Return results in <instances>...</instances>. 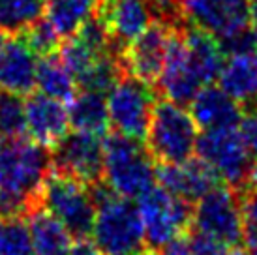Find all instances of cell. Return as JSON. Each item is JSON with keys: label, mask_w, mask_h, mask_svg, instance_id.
I'll return each mask as SVG.
<instances>
[{"label": "cell", "mask_w": 257, "mask_h": 255, "mask_svg": "<svg viewBox=\"0 0 257 255\" xmlns=\"http://www.w3.org/2000/svg\"><path fill=\"white\" fill-rule=\"evenodd\" d=\"M53 169L51 150L29 137L0 141V218H25L40 205Z\"/></svg>", "instance_id": "6da1fadb"}, {"label": "cell", "mask_w": 257, "mask_h": 255, "mask_svg": "<svg viewBox=\"0 0 257 255\" xmlns=\"http://www.w3.org/2000/svg\"><path fill=\"white\" fill-rule=\"evenodd\" d=\"M96 203L94 242L103 255H147L150 251L139 206L114 193L105 178L90 186Z\"/></svg>", "instance_id": "7a4b0ae2"}, {"label": "cell", "mask_w": 257, "mask_h": 255, "mask_svg": "<svg viewBox=\"0 0 257 255\" xmlns=\"http://www.w3.org/2000/svg\"><path fill=\"white\" fill-rule=\"evenodd\" d=\"M103 178L114 193L126 199H139L156 186V167L147 145L109 132L103 137Z\"/></svg>", "instance_id": "3957f363"}, {"label": "cell", "mask_w": 257, "mask_h": 255, "mask_svg": "<svg viewBox=\"0 0 257 255\" xmlns=\"http://www.w3.org/2000/svg\"><path fill=\"white\" fill-rule=\"evenodd\" d=\"M197 124L184 105L171 99H156L149 134L147 150L156 163H182L193 158L197 147Z\"/></svg>", "instance_id": "277c9868"}, {"label": "cell", "mask_w": 257, "mask_h": 255, "mask_svg": "<svg viewBox=\"0 0 257 255\" xmlns=\"http://www.w3.org/2000/svg\"><path fill=\"white\" fill-rule=\"evenodd\" d=\"M40 205L49 210L72 236H90L96 221V203L90 186L83 180L51 169L40 195Z\"/></svg>", "instance_id": "5b68a950"}, {"label": "cell", "mask_w": 257, "mask_h": 255, "mask_svg": "<svg viewBox=\"0 0 257 255\" xmlns=\"http://www.w3.org/2000/svg\"><path fill=\"white\" fill-rule=\"evenodd\" d=\"M137 206L143 220L145 238L150 251L158 253L169 242L192 231L195 205L182 201L160 184L145 191L139 197Z\"/></svg>", "instance_id": "8992f818"}, {"label": "cell", "mask_w": 257, "mask_h": 255, "mask_svg": "<svg viewBox=\"0 0 257 255\" xmlns=\"http://www.w3.org/2000/svg\"><path fill=\"white\" fill-rule=\"evenodd\" d=\"M192 231L225 248H242V210L238 190L221 182L193 206Z\"/></svg>", "instance_id": "52a82bcc"}, {"label": "cell", "mask_w": 257, "mask_h": 255, "mask_svg": "<svg viewBox=\"0 0 257 255\" xmlns=\"http://www.w3.org/2000/svg\"><path fill=\"white\" fill-rule=\"evenodd\" d=\"M195 152L216 171L221 182L235 190L250 186L251 167L255 162L250 156L236 128L205 130L197 137Z\"/></svg>", "instance_id": "ba28073f"}, {"label": "cell", "mask_w": 257, "mask_h": 255, "mask_svg": "<svg viewBox=\"0 0 257 255\" xmlns=\"http://www.w3.org/2000/svg\"><path fill=\"white\" fill-rule=\"evenodd\" d=\"M154 105H156L154 86L124 73L120 81L111 88L107 98L109 120L113 132L145 143Z\"/></svg>", "instance_id": "9c48e42d"}, {"label": "cell", "mask_w": 257, "mask_h": 255, "mask_svg": "<svg viewBox=\"0 0 257 255\" xmlns=\"http://www.w3.org/2000/svg\"><path fill=\"white\" fill-rule=\"evenodd\" d=\"M173 29L175 27H169L158 19L150 23L120 53L118 58L124 73L156 88L160 75L164 71Z\"/></svg>", "instance_id": "30bf717a"}, {"label": "cell", "mask_w": 257, "mask_h": 255, "mask_svg": "<svg viewBox=\"0 0 257 255\" xmlns=\"http://www.w3.org/2000/svg\"><path fill=\"white\" fill-rule=\"evenodd\" d=\"M53 169L92 186L103 180V137L75 132L66 134L51 149Z\"/></svg>", "instance_id": "8fae6325"}, {"label": "cell", "mask_w": 257, "mask_h": 255, "mask_svg": "<svg viewBox=\"0 0 257 255\" xmlns=\"http://www.w3.org/2000/svg\"><path fill=\"white\" fill-rule=\"evenodd\" d=\"M184 27L173 29L164 71L156 85L158 92L179 105L192 103V99L205 86L193 68L192 58H190V51H188L184 38Z\"/></svg>", "instance_id": "7c38bea8"}, {"label": "cell", "mask_w": 257, "mask_h": 255, "mask_svg": "<svg viewBox=\"0 0 257 255\" xmlns=\"http://www.w3.org/2000/svg\"><path fill=\"white\" fill-rule=\"evenodd\" d=\"M188 25L223 40L250 27V0H182Z\"/></svg>", "instance_id": "4fadbf2b"}, {"label": "cell", "mask_w": 257, "mask_h": 255, "mask_svg": "<svg viewBox=\"0 0 257 255\" xmlns=\"http://www.w3.org/2000/svg\"><path fill=\"white\" fill-rule=\"evenodd\" d=\"M96 15L103 23L118 57L124 47L154 21L147 0H100Z\"/></svg>", "instance_id": "5bb4252c"}, {"label": "cell", "mask_w": 257, "mask_h": 255, "mask_svg": "<svg viewBox=\"0 0 257 255\" xmlns=\"http://www.w3.org/2000/svg\"><path fill=\"white\" fill-rule=\"evenodd\" d=\"M156 180L162 188L192 205L221 184L216 171L199 156L182 163H156Z\"/></svg>", "instance_id": "9a60e30c"}, {"label": "cell", "mask_w": 257, "mask_h": 255, "mask_svg": "<svg viewBox=\"0 0 257 255\" xmlns=\"http://www.w3.org/2000/svg\"><path fill=\"white\" fill-rule=\"evenodd\" d=\"M27 134L32 141L47 149L57 147L58 141L68 134L70 116L62 101L45 96L43 92H32L25 99Z\"/></svg>", "instance_id": "2e32d148"}, {"label": "cell", "mask_w": 257, "mask_h": 255, "mask_svg": "<svg viewBox=\"0 0 257 255\" xmlns=\"http://www.w3.org/2000/svg\"><path fill=\"white\" fill-rule=\"evenodd\" d=\"M38 55L21 36L8 40L0 49V88L29 96L36 88Z\"/></svg>", "instance_id": "e0dca14e"}, {"label": "cell", "mask_w": 257, "mask_h": 255, "mask_svg": "<svg viewBox=\"0 0 257 255\" xmlns=\"http://www.w3.org/2000/svg\"><path fill=\"white\" fill-rule=\"evenodd\" d=\"M242 107L220 86L207 85L192 99V116L203 130L236 128L242 118Z\"/></svg>", "instance_id": "ac0fdd59"}, {"label": "cell", "mask_w": 257, "mask_h": 255, "mask_svg": "<svg viewBox=\"0 0 257 255\" xmlns=\"http://www.w3.org/2000/svg\"><path fill=\"white\" fill-rule=\"evenodd\" d=\"M218 83L242 111L257 109V60L253 55H231L225 58Z\"/></svg>", "instance_id": "d6986e66"}, {"label": "cell", "mask_w": 257, "mask_h": 255, "mask_svg": "<svg viewBox=\"0 0 257 255\" xmlns=\"http://www.w3.org/2000/svg\"><path fill=\"white\" fill-rule=\"evenodd\" d=\"M36 255H70L72 234L42 205L30 208L25 216Z\"/></svg>", "instance_id": "ffe728a7"}, {"label": "cell", "mask_w": 257, "mask_h": 255, "mask_svg": "<svg viewBox=\"0 0 257 255\" xmlns=\"http://www.w3.org/2000/svg\"><path fill=\"white\" fill-rule=\"evenodd\" d=\"M68 116H70V126L75 132L94 134L100 137H105L109 134L111 120L103 94L79 90L77 96L70 101Z\"/></svg>", "instance_id": "44dd1931"}, {"label": "cell", "mask_w": 257, "mask_h": 255, "mask_svg": "<svg viewBox=\"0 0 257 255\" xmlns=\"http://www.w3.org/2000/svg\"><path fill=\"white\" fill-rule=\"evenodd\" d=\"M100 6V0H45V19L62 40L72 38Z\"/></svg>", "instance_id": "7402d4cb"}, {"label": "cell", "mask_w": 257, "mask_h": 255, "mask_svg": "<svg viewBox=\"0 0 257 255\" xmlns=\"http://www.w3.org/2000/svg\"><path fill=\"white\" fill-rule=\"evenodd\" d=\"M36 86L40 88V92L58 99L62 103L64 101L70 103L79 92L75 79L72 77V73L64 66V62L60 60L58 53L42 57L38 60Z\"/></svg>", "instance_id": "603a6c76"}, {"label": "cell", "mask_w": 257, "mask_h": 255, "mask_svg": "<svg viewBox=\"0 0 257 255\" xmlns=\"http://www.w3.org/2000/svg\"><path fill=\"white\" fill-rule=\"evenodd\" d=\"M45 15V0H0V29L23 32Z\"/></svg>", "instance_id": "cb8c5ba5"}, {"label": "cell", "mask_w": 257, "mask_h": 255, "mask_svg": "<svg viewBox=\"0 0 257 255\" xmlns=\"http://www.w3.org/2000/svg\"><path fill=\"white\" fill-rule=\"evenodd\" d=\"M27 137L25 99L0 88V141Z\"/></svg>", "instance_id": "d4e9b609"}, {"label": "cell", "mask_w": 257, "mask_h": 255, "mask_svg": "<svg viewBox=\"0 0 257 255\" xmlns=\"http://www.w3.org/2000/svg\"><path fill=\"white\" fill-rule=\"evenodd\" d=\"M0 255H36L25 218H0Z\"/></svg>", "instance_id": "484cf974"}, {"label": "cell", "mask_w": 257, "mask_h": 255, "mask_svg": "<svg viewBox=\"0 0 257 255\" xmlns=\"http://www.w3.org/2000/svg\"><path fill=\"white\" fill-rule=\"evenodd\" d=\"M25 42L30 45V49L36 53L38 57H47L53 53H58L60 45H62V38L55 32V29L51 27L47 19H40L38 23L30 25L29 29H25L23 32H19Z\"/></svg>", "instance_id": "4316f807"}, {"label": "cell", "mask_w": 257, "mask_h": 255, "mask_svg": "<svg viewBox=\"0 0 257 255\" xmlns=\"http://www.w3.org/2000/svg\"><path fill=\"white\" fill-rule=\"evenodd\" d=\"M242 210V242L248 255H257V188L246 186L238 190Z\"/></svg>", "instance_id": "83f0119b"}, {"label": "cell", "mask_w": 257, "mask_h": 255, "mask_svg": "<svg viewBox=\"0 0 257 255\" xmlns=\"http://www.w3.org/2000/svg\"><path fill=\"white\" fill-rule=\"evenodd\" d=\"M236 130H238V134L242 137L250 156L253 158V162H257V109L244 111Z\"/></svg>", "instance_id": "f1b7e54d"}, {"label": "cell", "mask_w": 257, "mask_h": 255, "mask_svg": "<svg viewBox=\"0 0 257 255\" xmlns=\"http://www.w3.org/2000/svg\"><path fill=\"white\" fill-rule=\"evenodd\" d=\"M70 255H103V251L96 246V242L85 236V238H77L75 244H72Z\"/></svg>", "instance_id": "f546056e"}, {"label": "cell", "mask_w": 257, "mask_h": 255, "mask_svg": "<svg viewBox=\"0 0 257 255\" xmlns=\"http://www.w3.org/2000/svg\"><path fill=\"white\" fill-rule=\"evenodd\" d=\"M250 23L257 30V0H250Z\"/></svg>", "instance_id": "4dcf8cb0"}, {"label": "cell", "mask_w": 257, "mask_h": 255, "mask_svg": "<svg viewBox=\"0 0 257 255\" xmlns=\"http://www.w3.org/2000/svg\"><path fill=\"white\" fill-rule=\"evenodd\" d=\"M250 186L257 188V162L253 163V167H251V175H250Z\"/></svg>", "instance_id": "1f68e13d"}, {"label": "cell", "mask_w": 257, "mask_h": 255, "mask_svg": "<svg viewBox=\"0 0 257 255\" xmlns=\"http://www.w3.org/2000/svg\"><path fill=\"white\" fill-rule=\"evenodd\" d=\"M8 34H10V32H6V30L0 29V49H2V47L6 45L8 40H10V38H8Z\"/></svg>", "instance_id": "d6a6232c"}, {"label": "cell", "mask_w": 257, "mask_h": 255, "mask_svg": "<svg viewBox=\"0 0 257 255\" xmlns=\"http://www.w3.org/2000/svg\"><path fill=\"white\" fill-rule=\"evenodd\" d=\"M147 255H160V253H156V251H149Z\"/></svg>", "instance_id": "836d02e7"}, {"label": "cell", "mask_w": 257, "mask_h": 255, "mask_svg": "<svg viewBox=\"0 0 257 255\" xmlns=\"http://www.w3.org/2000/svg\"><path fill=\"white\" fill-rule=\"evenodd\" d=\"M253 57H255V60H257V47H255V53H253Z\"/></svg>", "instance_id": "e575fe53"}]
</instances>
